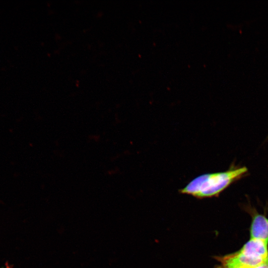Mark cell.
Returning <instances> with one entry per match:
<instances>
[{
  "mask_svg": "<svg viewBox=\"0 0 268 268\" xmlns=\"http://www.w3.org/2000/svg\"><path fill=\"white\" fill-rule=\"evenodd\" d=\"M217 259L225 268H255L268 263V260L247 256L239 251Z\"/></svg>",
  "mask_w": 268,
  "mask_h": 268,
  "instance_id": "obj_2",
  "label": "cell"
},
{
  "mask_svg": "<svg viewBox=\"0 0 268 268\" xmlns=\"http://www.w3.org/2000/svg\"><path fill=\"white\" fill-rule=\"evenodd\" d=\"M255 268H268V263H267L266 264H263L258 267H256Z\"/></svg>",
  "mask_w": 268,
  "mask_h": 268,
  "instance_id": "obj_5",
  "label": "cell"
},
{
  "mask_svg": "<svg viewBox=\"0 0 268 268\" xmlns=\"http://www.w3.org/2000/svg\"><path fill=\"white\" fill-rule=\"evenodd\" d=\"M216 268H225L221 266H220V267H218Z\"/></svg>",
  "mask_w": 268,
  "mask_h": 268,
  "instance_id": "obj_6",
  "label": "cell"
},
{
  "mask_svg": "<svg viewBox=\"0 0 268 268\" xmlns=\"http://www.w3.org/2000/svg\"><path fill=\"white\" fill-rule=\"evenodd\" d=\"M268 242L257 239H250L239 251L247 256L268 260Z\"/></svg>",
  "mask_w": 268,
  "mask_h": 268,
  "instance_id": "obj_3",
  "label": "cell"
},
{
  "mask_svg": "<svg viewBox=\"0 0 268 268\" xmlns=\"http://www.w3.org/2000/svg\"><path fill=\"white\" fill-rule=\"evenodd\" d=\"M248 172L245 166L232 165L225 171L200 175L180 191L182 194L198 198L216 197L233 183L247 176Z\"/></svg>",
  "mask_w": 268,
  "mask_h": 268,
  "instance_id": "obj_1",
  "label": "cell"
},
{
  "mask_svg": "<svg viewBox=\"0 0 268 268\" xmlns=\"http://www.w3.org/2000/svg\"><path fill=\"white\" fill-rule=\"evenodd\" d=\"M250 237L268 242V219L265 216L258 213L254 215L250 228Z\"/></svg>",
  "mask_w": 268,
  "mask_h": 268,
  "instance_id": "obj_4",
  "label": "cell"
},
{
  "mask_svg": "<svg viewBox=\"0 0 268 268\" xmlns=\"http://www.w3.org/2000/svg\"><path fill=\"white\" fill-rule=\"evenodd\" d=\"M267 139H268V137H267Z\"/></svg>",
  "mask_w": 268,
  "mask_h": 268,
  "instance_id": "obj_7",
  "label": "cell"
}]
</instances>
